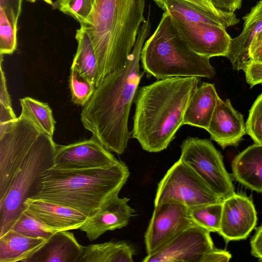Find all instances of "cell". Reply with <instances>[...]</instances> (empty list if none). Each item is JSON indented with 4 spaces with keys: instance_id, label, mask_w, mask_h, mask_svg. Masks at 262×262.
Wrapping results in <instances>:
<instances>
[{
    "instance_id": "6da1fadb",
    "label": "cell",
    "mask_w": 262,
    "mask_h": 262,
    "mask_svg": "<svg viewBox=\"0 0 262 262\" xmlns=\"http://www.w3.org/2000/svg\"><path fill=\"white\" fill-rule=\"evenodd\" d=\"M150 30L149 12L140 28L126 64L95 88L81 113V123L92 133V138L118 155L124 152L132 136L128 127V118L143 76L140 64L141 51Z\"/></svg>"
},
{
    "instance_id": "7a4b0ae2",
    "label": "cell",
    "mask_w": 262,
    "mask_h": 262,
    "mask_svg": "<svg viewBox=\"0 0 262 262\" xmlns=\"http://www.w3.org/2000/svg\"><path fill=\"white\" fill-rule=\"evenodd\" d=\"M199 82L197 77H174L138 89L131 133L143 150L158 152L167 148L183 125L187 106Z\"/></svg>"
},
{
    "instance_id": "3957f363",
    "label": "cell",
    "mask_w": 262,
    "mask_h": 262,
    "mask_svg": "<svg viewBox=\"0 0 262 262\" xmlns=\"http://www.w3.org/2000/svg\"><path fill=\"white\" fill-rule=\"evenodd\" d=\"M145 0H95L80 24L88 33L97 61L95 88L127 63L144 15Z\"/></svg>"
},
{
    "instance_id": "277c9868",
    "label": "cell",
    "mask_w": 262,
    "mask_h": 262,
    "mask_svg": "<svg viewBox=\"0 0 262 262\" xmlns=\"http://www.w3.org/2000/svg\"><path fill=\"white\" fill-rule=\"evenodd\" d=\"M129 176L121 161L96 168L47 169L32 198L40 199L74 209L87 217L118 196Z\"/></svg>"
},
{
    "instance_id": "5b68a950",
    "label": "cell",
    "mask_w": 262,
    "mask_h": 262,
    "mask_svg": "<svg viewBox=\"0 0 262 262\" xmlns=\"http://www.w3.org/2000/svg\"><path fill=\"white\" fill-rule=\"evenodd\" d=\"M209 59L189 47L166 11L144 42L140 57L144 72L158 80L174 77L212 78L215 70Z\"/></svg>"
},
{
    "instance_id": "8992f818",
    "label": "cell",
    "mask_w": 262,
    "mask_h": 262,
    "mask_svg": "<svg viewBox=\"0 0 262 262\" xmlns=\"http://www.w3.org/2000/svg\"><path fill=\"white\" fill-rule=\"evenodd\" d=\"M57 146L52 136L39 132L7 194L0 200V236L10 229L24 211V202L33 196L43 172L54 166Z\"/></svg>"
},
{
    "instance_id": "52a82bcc",
    "label": "cell",
    "mask_w": 262,
    "mask_h": 262,
    "mask_svg": "<svg viewBox=\"0 0 262 262\" xmlns=\"http://www.w3.org/2000/svg\"><path fill=\"white\" fill-rule=\"evenodd\" d=\"M222 201L190 167L179 159L159 183L154 204L175 202L191 208Z\"/></svg>"
},
{
    "instance_id": "ba28073f",
    "label": "cell",
    "mask_w": 262,
    "mask_h": 262,
    "mask_svg": "<svg viewBox=\"0 0 262 262\" xmlns=\"http://www.w3.org/2000/svg\"><path fill=\"white\" fill-rule=\"evenodd\" d=\"M180 160L190 167L223 200L235 193L221 152L206 139L188 137L181 145Z\"/></svg>"
},
{
    "instance_id": "9c48e42d",
    "label": "cell",
    "mask_w": 262,
    "mask_h": 262,
    "mask_svg": "<svg viewBox=\"0 0 262 262\" xmlns=\"http://www.w3.org/2000/svg\"><path fill=\"white\" fill-rule=\"evenodd\" d=\"M40 131L20 115L13 120L0 123V200L7 194Z\"/></svg>"
},
{
    "instance_id": "30bf717a",
    "label": "cell",
    "mask_w": 262,
    "mask_h": 262,
    "mask_svg": "<svg viewBox=\"0 0 262 262\" xmlns=\"http://www.w3.org/2000/svg\"><path fill=\"white\" fill-rule=\"evenodd\" d=\"M194 225L189 208L183 204L167 202L155 205L144 235L147 255L156 252Z\"/></svg>"
},
{
    "instance_id": "8fae6325",
    "label": "cell",
    "mask_w": 262,
    "mask_h": 262,
    "mask_svg": "<svg viewBox=\"0 0 262 262\" xmlns=\"http://www.w3.org/2000/svg\"><path fill=\"white\" fill-rule=\"evenodd\" d=\"M210 232L194 225L183 231L144 262H201L214 247Z\"/></svg>"
},
{
    "instance_id": "7c38bea8",
    "label": "cell",
    "mask_w": 262,
    "mask_h": 262,
    "mask_svg": "<svg viewBox=\"0 0 262 262\" xmlns=\"http://www.w3.org/2000/svg\"><path fill=\"white\" fill-rule=\"evenodd\" d=\"M118 160L93 138L66 145H57L53 167L80 169L108 166Z\"/></svg>"
},
{
    "instance_id": "4fadbf2b",
    "label": "cell",
    "mask_w": 262,
    "mask_h": 262,
    "mask_svg": "<svg viewBox=\"0 0 262 262\" xmlns=\"http://www.w3.org/2000/svg\"><path fill=\"white\" fill-rule=\"evenodd\" d=\"M172 18L182 37L196 53L209 58L227 57L232 38L226 28L205 23L183 22Z\"/></svg>"
},
{
    "instance_id": "5bb4252c",
    "label": "cell",
    "mask_w": 262,
    "mask_h": 262,
    "mask_svg": "<svg viewBox=\"0 0 262 262\" xmlns=\"http://www.w3.org/2000/svg\"><path fill=\"white\" fill-rule=\"evenodd\" d=\"M256 222L255 206L246 195L235 193L223 200L218 233L226 242L246 238Z\"/></svg>"
},
{
    "instance_id": "9a60e30c",
    "label": "cell",
    "mask_w": 262,
    "mask_h": 262,
    "mask_svg": "<svg viewBox=\"0 0 262 262\" xmlns=\"http://www.w3.org/2000/svg\"><path fill=\"white\" fill-rule=\"evenodd\" d=\"M126 197L115 196L87 217L79 229L86 233L91 241L98 238L107 231L121 229L127 226L135 211L128 204Z\"/></svg>"
},
{
    "instance_id": "2e32d148",
    "label": "cell",
    "mask_w": 262,
    "mask_h": 262,
    "mask_svg": "<svg viewBox=\"0 0 262 262\" xmlns=\"http://www.w3.org/2000/svg\"><path fill=\"white\" fill-rule=\"evenodd\" d=\"M207 131L211 139L223 149L237 145L246 134L243 115L234 108L229 99L220 98Z\"/></svg>"
},
{
    "instance_id": "e0dca14e",
    "label": "cell",
    "mask_w": 262,
    "mask_h": 262,
    "mask_svg": "<svg viewBox=\"0 0 262 262\" xmlns=\"http://www.w3.org/2000/svg\"><path fill=\"white\" fill-rule=\"evenodd\" d=\"M24 206L34 217L57 231L79 229L87 218L74 209L40 199L29 198Z\"/></svg>"
},
{
    "instance_id": "ac0fdd59",
    "label": "cell",
    "mask_w": 262,
    "mask_h": 262,
    "mask_svg": "<svg viewBox=\"0 0 262 262\" xmlns=\"http://www.w3.org/2000/svg\"><path fill=\"white\" fill-rule=\"evenodd\" d=\"M243 30L232 38L227 57L233 70H243L246 63L251 59L249 49L255 36L262 31V0L258 2L243 18Z\"/></svg>"
},
{
    "instance_id": "d6986e66",
    "label": "cell",
    "mask_w": 262,
    "mask_h": 262,
    "mask_svg": "<svg viewBox=\"0 0 262 262\" xmlns=\"http://www.w3.org/2000/svg\"><path fill=\"white\" fill-rule=\"evenodd\" d=\"M84 246L69 230L55 232L26 262H78Z\"/></svg>"
},
{
    "instance_id": "ffe728a7",
    "label": "cell",
    "mask_w": 262,
    "mask_h": 262,
    "mask_svg": "<svg viewBox=\"0 0 262 262\" xmlns=\"http://www.w3.org/2000/svg\"><path fill=\"white\" fill-rule=\"evenodd\" d=\"M231 167L236 181L249 189L262 192V144L247 147L235 157Z\"/></svg>"
},
{
    "instance_id": "44dd1931",
    "label": "cell",
    "mask_w": 262,
    "mask_h": 262,
    "mask_svg": "<svg viewBox=\"0 0 262 262\" xmlns=\"http://www.w3.org/2000/svg\"><path fill=\"white\" fill-rule=\"evenodd\" d=\"M219 98L213 83L203 82L190 99L185 112L183 125L207 130Z\"/></svg>"
},
{
    "instance_id": "7402d4cb",
    "label": "cell",
    "mask_w": 262,
    "mask_h": 262,
    "mask_svg": "<svg viewBox=\"0 0 262 262\" xmlns=\"http://www.w3.org/2000/svg\"><path fill=\"white\" fill-rule=\"evenodd\" d=\"M164 11L177 20L187 23H205L227 28L239 22L235 13L226 16L217 15L185 0H167Z\"/></svg>"
},
{
    "instance_id": "603a6c76",
    "label": "cell",
    "mask_w": 262,
    "mask_h": 262,
    "mask_svg": "<svg viewBox=\"0 0 262 262\" xmlns=\"http://www.w3.org/2000/svg\"><path fill=\"white\" fill-rule=\"evenodd\" d=\"M47 240L27 236L10 229L0 236V262H26Z\"/></svg>"
},
{
    "instance_id": "cb8c5ba5",
    "label": "cell",
    "mask_w": 262,
    "mask_h": 262,
    "mask_svg": "<svg viewBox=\"0 0 262 262\" xmlns=\"http://www.w3.org/2000/svg\"><path fill=\"white\" fill-rule=\"evenodd\" d=\"M23 0H0V54L13 53L17 48V23Z\"/></svg>"
},
{
    "instance_id": "d4e9b609",
    "label": "cell",
    "mask_w": 262,
    "mask_h": 262,
    "mask_svg": "<svg viewBox=\"0 0 262 262\" xmlns=\"http://www.w3.org/2000/svg\"><path fill=\"white\" fill-rule=\"evenodd\" d=\"M135 251L124 242H108L84 246L78 262H132Z\"/></svg>"
},
{
    "instance_id": "484cf974",
    "label": "cell",
    "mask_w": 262,
    "mask_h": 262,
    "mask_svg": "<svg viewBox=\"0 0 262 262\" xmlns=\"http://www.w3.org/2000/svg\"><path fill=\"white\" fill-rule=\"evenodd\" d=\"M75 38L78 46L71 68L76 69L80 78L95 85L97 75L96 58L89 35L82 27L76 30Z\"/></svg>"
},
{
    "instance_id": "4316f807",
    "label": "cell",
    "mask_w": 262,
    "mask_h": 262,
    "mask_svg": "<svg viewBox=\"0 0 262 262\" xmlns=\"http://www.w3.org/2000/svg\"><path fill=\"white\" fill-rule=\"evenodd\" d=\"M20 116L30 121L40 130L53 137L56 121L49 105L29 97L20 99Z\"/></svg>"
},
{
    "instance_id": "83f0119b",
    "label": "cell",
    "mask_w": 262,
    "mask_h": 262,
    "mask_svg": "<svg viewBox=\"0 0 262 262\" xmlns=\"http://www.w3.org/2000/svg\"><path fill=\"white\" fill-rule=\"evenodd\" d=\"M222 210V202L189 208L191 218L196 225L210 232H219Z\"/></svg>"
},
{
    "instance_id": "f1b7e54d",
    "label": "cell",
    "mask_w": 262,
    "mask_h": 262,
    "mask_svg": "<svg viewBox=\"0 0 262 262\" xmlns=\"http://www.w3.org/2000/svg\"><path fill=\"white\" fill-rule=\"evenodd\" d=\"M10 229L27 236L41 237L46 239L57 231L41 222L25 209Z\"/></svg>"
},
{
    "instance_id": "f546056e",
    "label": "cell",
    "mask_w": 262,
    "mask_h": 262,
    "mask_svg": "<svg viewBox=\"0 0 262 262\" xmlns=\"http://www.w3.org/2000/svg\"><path fill=\"white\" fill-rule=\"evenodd\" d=\"M70 71L69 83L72 101L75 104L84 106L93 95L95 85L80 78L76 69L71 68Z\"/></svg>"
},
{
    "instance_id": "4dcf8cb0",
    "label": "cell",
    "mask_w": 262,
    "mask_h": 262,
    "mask_svg": "<svg viewBox=\"0 0 262 262\" xmlns=\"http://www.w3.org/2000/svg\"><path fill=\"white\" fill-rule=\"evenodd\" d=\"M95 0H62L56 2L58 9L80 24L84 23L91 13Z\"/></svg>"
},
{
    "instance_id": "1f68e13d",
    "label": "cell",
    "mask_w": 262,
    "mask_h": 262,
    "mask_svg": "<svg viewBox=\"0 0 262 262\" xmlns=\"http://www.w3.org/2000/svg\"><path fill=\"white\" fill-rule=\"evenodd\" d=\"M245 125L246 134L255 143L262 144V93L249 110Z\"/></svg>"
},
{
    "instance_id": "d6a6232c",
    "label": "cell",
    "mask_w": 262,
    "mask_h": 262,
    "mask_svg": "<svg viewBox=\"0 0 262 262\" xmlns=\"http://www.w3.org/2000/svg\"><path fill=\"white\" fill-rule=\"evenodd\" d=\"M243 70L246 82L251 88L262 83V62L250 59L246 63Z\"/></svg>"
},
{
    "instance_id": "836d02e7",
    "label": "cell",
    "mask_w": 262,
    "mask_h": 262,
    "mask_svg": "<svg viewBox=\"0 0 262 262\" xmlns=\"http://www.w3.org/2000/svg\"><path fill=\"white\" fill-rule=\"evenodd\" d=\"M3 55H1L0 110H13L11 99L8 93L5 72L3 69Z\"/></svg>"
},
{
    "instance_id": "e575fe53",
    "label": "cell",
    "mask_w": 262,
    "mask_h": 262,
    "mask_svg": "<svg viewBox=\"0 0 262 262\" xmlns=\"http://www.w3.org/2000/svg\"><path fill=\"white\" fill-rule=\"evenodd\" d=\"M231 258L229 252L214 248L205 254L201 262H227Z\"/></svg>"
},
{
    "instance_id": "d590c367",
    "label": "cell",
    "mask_w": 262,
    "mask_h": 262,
    "mask_svg": "<svg viewBox=\"0 0 262 262\" xmlns=\"http://www.w3.org/2000/svg\"><path fill=\"white\" fill-rule=\"evenodd\" d=\"M214 6L219 10L227 13H234L239 9L242 0H211Z\"/></svg>"
},
{
    "instance_id": "8d00e7d4",
    "label": "cell",
    "mask_w": 262,
    "mask_h": 262,
    "mask_svg": "<svg viewBox=\"0 0 262 262\" xmlns=\"http://www.w3.org/2000/svg\"><path fill=\"white\" fill-rule=\"evenodd\" d=\"M250 246L252 255L262 261V224L251 238Z\"/></svg>"
},
{
    "instance_id": "74e56055",
    "label": "cell",
    "mask_w": 262,
    "mask_h": 262,
    "mask_svg": "<svg viewBox=\"0 0 262 262\" xmlns=\"http://www.w3.org/2000/svg\"><path fill=\"white\" fill-rule=\"evenodd\" d=\"M262 52V31L258 33L253 39L249 49L251 59H254Z\"/></svg>"
},
{
    "instance_id": "f35d334b",
    "label": "cell",
    "mask_w": 262,
    "mask_h": 262,
    "mask_svg": "<svg viewBox=\"0 0 262 262\" xmlns=\"http://www.w3.org/2000/svg\"><path fill=\"white\" fill-rule=\"evenodd\" d=\"M155 2V3L162 10H164L165 9V4L167 0H152ZM188 1L190 3H191L193 4H195L197 6H199L212 13L208 8L200 0H185Z\"/></svg>"
},
{
    "instance_id": "ab89813d",
    "label": "cell",
    "mask_w": 262,
    "mask_h": 262,
    "mask_svg": "<svg viewBox=\"0 0 262 262\" xmlns=\"http://www.w3.org/2000/svg\"><path fill=\"white\" fill-rule=\"evenodd\" d=\"M27 1H29L31 3L35 2L36 0H27ZM45 2H46L47 4H49L50 5H53V3L52 1V0H42Z\"/></svg>"
},
{
    "instance_id": "60d3db41",
    "label": "cell",
    "mask_w": 262,
    "mask_h": 262,
    "mask_svg": "<svg viewBox=\"0 0 262 262\" xmlns=\"http://www.w3.org/2000/svg\"><path fill=\"white\" fill-rule=\"evenodd\" d=\"M251 59L262 62V52L254 59Z\"/></svg>"
},
{
    "instance_id": "b9f144b4",
    "label": "cell",
    "mask_w": 262,
    "mask_h": 262,
    "mask_svg": "<svg viewBox=\"0 0 262 262\" xmlns=\"http://www.w3.org/2000/svg\"><path fill=\"white\" fill-rule=\"evenodd\" d=\"M62 0H57V2H59V1H61Z\"/></svg>"
},
{
    "instance_id": "7bdbcfd3",
    "label": "cell",
    "mask_w": 262,
    "mask_h": 262,
    "mask_svg": "<svg viewBox=\"0 0 262 262\" xmlns=\"http://www.w3.org/2000/svg\"><path fill=\"white\" fill-rule=\"evenodd\" d=\"M262 85V83L260 84Z\"/></svg>"
}]
</instances>
